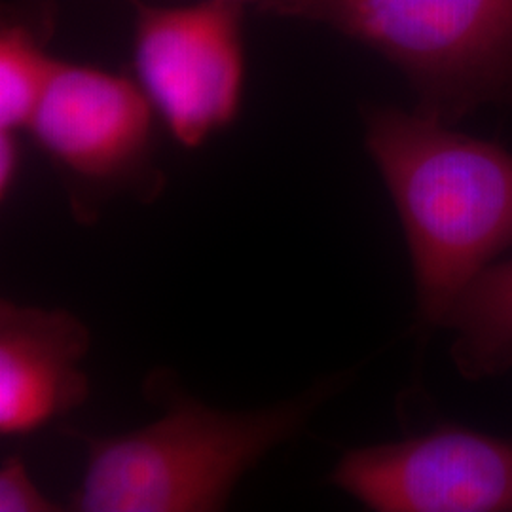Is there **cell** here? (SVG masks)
Instances as JSON below:
<instances>
[{
    "label": "cell",
    "mask_w": 512,
    "mask_h": 512,
    "mask_svg": "<svg viewBox=\"0 0 512 512\" xmlns=\"http://www.w3.org/2000/svg\"><path fill=\"white\" fill-rule=\"evenodd\" d=\"M365 143L403 224L421 321L442 325L463 287L512 247V154L393 107L366 110Z\"/></svg>",
    "instance_id": "cell-1"
},
{
    "label": "cell",
    "mask_w": 512,
    "mask_h": 512,
    "mask_svg": "<svg viewBox=\"0 0 512 512\" xmlns=\"http://www.w3.org/2000/svg\"><path fill=\"white\" fill-rule=\"evenodd\" d=\"M334 382L296 399L249 410H217L154 372L150 401L162 418L116 437L78 435L88 463L71 509L80 512L222 511L241 476L279 444L294 439Z\"/></svg>",
    "instance_id": "cell-2"
},
{
    "label": "cell",
    "mask_w": 512,
    "mask_h": 512,
    "mask_svg": "<svg viewBox=\"0 0 512 512\" xmlns=\"http://www.w3.org/2000/svg\"><path fill=\"white\" fill-rule=\"evenodd\" d=\"M285 18L384 55L416 110L448 126L484 105L512 107V0H293Z\"/></svg>",
    "instance_id": "cell-3"
},
{
    "label": "cell",
    "mask_w": 512,
    "mask_h": 512,
    "mask_svg": "<svg viewBox=\"0 0 512 512\" xmlns=\"http://www.w3.org/2000/svg\"><path fill=\"white\" fill-rule=\"evenodd\" d=\"M154 112L141 84L126 76L57 63L27 129L63 175L82 222L112 196L150 202L162 192L152 160Z\"/></svg>",
    "instance_id": "cell-4"
},
{
    "label": "cell",
    "mask_w": 512,
    "mask_h": 512,
    "mask_svg": "<svg viewBox=\"0 0 512 512\" xmlns=\"http://www.w3.org/2000/svg\"><path fill=\"white\" fill-rule=\"evenodd\" d=\"M128 2L135 16L133 54L141 88L183 147H202L238 118L245 4L203 0L165 8Z\"/></svg>",
    "instance_id": "cell-5"
},
{
    "label": "cell",
    "mask_w": 512,
    "mask_h": 512,
    "mask_svg": "<svg viewBox=\"0 0 512 512\" xmlns=\"http://www.w3.org/2000/svg\"><path fill=\"white\" fill-rule=\"evenodd\" d=\"M330 482L378 512L512 511V440L439 427L351 450Z\"/></svg>",
    "instance_id": "cell-6"
},
{
    "label": "cell",
    "mask_w": 512,
    "mask_h": 512,
    "mask_svg": "<svg viewBox=\"0 0 512 512\" xmlns=\"http://www.w3.org/2000/svg\"><path fill=\"white\" fill-rule=\"evenodd\" d=\"M92 336L69 311L0 302V433L31 435L86 403Z\"/></svg>",
    "instance_id": "cell-7"
},
{
    "label": "cell",
    "mask_w": 512,
    "mask_h": 512,
    "mask_svg": "<svg viewBox=\"0 0 512 512\" xmlns=\"http://www.w3.org/2000/svg\"><path fill=\"white\" fill-rule=\"evenodd\" d=\"M52 0L6 4L0 23V129H27L59 59L48 54Z\"/></svg>",
    "instance_id": "cell-8"
},
{
    "label": "cell",
    "mask_w": 512,
    "mask_h": 512,
    "mask_svg": "<svg viewBox=\"0 0 512 512\" xmlns=\"http://www.w3.org/2000/svg\"><path fill=\"white\" fill-rule=\"evenodd\" d=\"M442 325L456 332L452 353L465 376L484 378L509 368L512 260L480 270L458 294Z\"/></svg>",
    "instance_id": "cell-9"
},
{
    "label": "cell",
    "mask_w": 512,
    "mask_h": 512,
    "mask_svg": "<svg viewBox=\"0 0 512 512\" xmlns=\"http://www.w3.org/2000/svg\"><path fill=\"white\" fill-rule=\"evenodd\" d=\"M59 509L61 507L40 492L23 459L10 456L2 461L0 512H52Z\"/></svg>",
    "instance_id": "cell-10"
},
{
    "label": "cell",
    "mask_w": 512,
    "mask_h": 512,
    "mask_svg": "<svg viewBox=\"0 0 512 512\" xmlns=\"http://www.w3.org/2000/svg\"><path fill=\"white\" fill-rule=\"evenodd\" d=\"M21 165L18 131L0 129V198L6 200L16 184Z\"/></svg>",
    "instance_id": "cell-11"
},
{
    "label": "cell",
    "mask_w": 512,
    "mask_h": 512,
    "mask_svg": "<svg viewBox=\"0 0 512 512\" xmlns=\"http://www.w3.org/2000/svg\"><path fill=\"white\" fill-rule=\"evenodd\" d=\"M238 2H243L245 6L251 4V6H255L258 12L272 14V16H277V18H285V14H287V10H289L293 0H238Z\"/></svg>",
    "instance_id": "cell-12"
}]
</instances>
